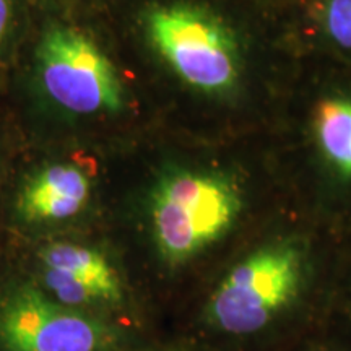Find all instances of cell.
Returning <instances> with one entry per match:
<instances>
[{
  "instance_id": "1",
  "label": "cell",
  "mask_w": 351,
  "mask_h": 351,
  "mask_svg": "<svg viewBox=\"0 0 351 351\" xmlns=\"http://www.w3.org/2000/svg\"><path fill=\"white\" fill-rule=\"evenodd\" d=\"M241 208L239 192L219 176L173 174L152 200V226L166 262H187L230 230Z\"/></svg>"
},
{
  "instance_id": "2",
  "label": "cell",
  "mask_w": 351,
  "mask_h": 351,
  "mask_svg": "<svg viewBox=\"0 0 351 351\" xmlns=\"http://www.w3.org/2000/svg\"><path fill=\"white\" fill-rule=\"evenodd\" d=\"M155 49L187 85L205 93H225L239 75L231 33L208 12L192 5L156 7L147 19Z\"/></svg>"
},
{
  "instance_id": "3",
  "label": "cell",
  "mask_w": 351,
  "mask_h": 351,
  "mask_svg": "<svg viewBox=\"0 0 351 351\" xmlns=\"http://www.w3.org/2000/svg\"><path fill=\"white\" fill-rule=\"evenodd\" d=\"M301 257L288 245L262 249L225 276L208 304L210 322L232 335L258 332L296 296Z\"/></svg>"
},
{
  "instance_id": "4",
  "label": "cell",
  "mask_w": 351,
  "mask_h": 351,
  "mask_svg": "<svg viewBox=\"0 0 351 351\" xmlns=\"http://www.w3.org/2000/svg\"><path fill=\"white\" fill-rule=\"evenodd\" d=\"M38 67L47 96L70 112H116L122 106L116 69L85 34L51 29L39 44Z\"/></svg>"
},
{
  "instance_id": "5",
  "label": "cell",
  "mask_w": 351,
  "mask_h": 351,
  "mask_svg": "<svg viewBox=\"0 0 351 351\" xmlns=\"http://www.w3.org/2000/svg\"><path fill=\"white\" fill-rule=\"evenodd\" d=\"M111 340L99 320L38 288L20 287L0 302V345L5 351H106Z\"/></svg>"
},
{
  "instance_id": "6",
  "label": "cell",
  "mask_w": 351,
  "mask_h": 351,
  "mask_svg": "<svg viewBox=\"0 0 351 351\" xmlns=\"http://www.w3.org/2000/svg\"><path fill=\"white\" fill-rule=\"evenodd\" d=\"M90 197V179L75 165H51L25 184L20 212L29 221H64L77 217Z\"/></svg>"
},
{
  "instance_id": "7",
  "label": "cell",
  "mask_w": 351,
  "mask_h": 351,
  "mask_svg": "<svg viewBox=\"0 0 351 351\" xmlns=\"http://www.w3.org/2000/svg\"><path fill=\"white\" fill-rule=\"evenodd\" d=\"M39 258L43 269L59 271L95 285L103 289L112 302H117L122 298L121 282L116 270L106 261V257L101 256L95 249L70 243H56L44 247Z\"/></svg>"
},
{
  "instance_id": "8",
  "label": "cell",
  "mask_w": 351,
  "mask_h": 351,
  "mask_svg": "<svg viewBox=\"0 0 351 351\" xmlns=\"http://www.w3.org/2000/svg\"><path fill=\"white\" fill-rule=\"evenodd\" d=\"M315 134L327 160L351 176V101H322L315 111Z\"/></svg>"
},
{
  "instance_id": "9",
  "label": "cell",
  "mask_w": 351,
  "mask_h": 351,
  "mask_svg": "<svg viewBox=\"0 0 351 351\" xmlns=\"http://www.w3.org/2000/svg\"><path fill=\"white\" fill-rule=\"evenodd\" d=\"M326 26L333 41L351 49V0H328Z\"/></svg>"
},
{
  "instance_id": "10",
  "label": "cell",
  "mask_w": 351,
  "mask_h": 351,
  "mask_svg": "<svg viewBox=\"0 0 351 351\" xmlns=\"http://www.w3.org/2000/svg\"><path fill=\"white\" fill-rule=\"evenodd\" d=\"M12 10V0H0V39L5 33L8 19H10Z\"/></svg>"
}]
</instances>
